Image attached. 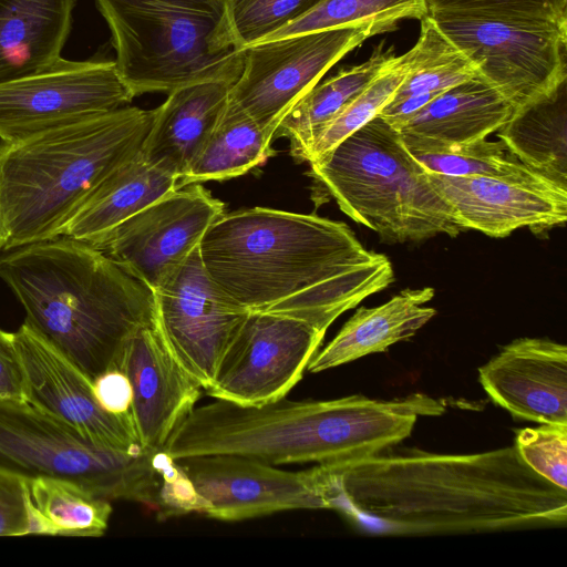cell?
Returning <instances> with one entry per match:
<instances>
[{"mask_svg":"<svg viewBox=\"0 0 567 567\" xmlns=\"http://www.w3.org/2000/svg\"><path fill=\"white\" fill-rule=\"evenodd\" d=\"M115 66L133 97L187 85L233 84L244 65L227 0H95Z\"/></svg>","mask_w":567,"mask_h":567,"instance_id":"cell-6","label":"cell"},{"mask_svg":"<svg viewBox=\"0 0 567 567\" xmlns=\"http://www.w3.org/2000/svg\"><path fill=\"white\" fill-rule=\"evenodd\" d=\"M154 113L126 105L0 141V251L59 237L97 186L142 151Z\"/></svg>","mask_w":567,"mask_h":567,"instance_id":"cell-5","label":"cell"},{"mask_svg":"<svg viewBox=\"0 0 567 567\" xmlns=\"http://www.w3.org/2000/svg\"><path fill=\"white\" fill-rule=\"evenodd\" d=\"M411 65L409 51L396 56L392 65L375 78L320 132L313 142L307 162L311 163L334 148L349 135L361 128L391 101L406 78Z\"/></svg>","mask_w":567,"mask_h":567,"instance_id":"cell-32","label":"cell"},{"mask_svg":"<svg viewBox=\"0 0 567 567\" xmlns=\"http://www.w3.org/2000/svg\"><path fill=\"white\" fill-rule=\"evenodd\" d=\"M199 255L247 311L324 330L394 279L391 261L368 250L346 223L267 207L225 213L204 234Z\"/></svg>","mask_w":567,"mask_h":567,"instance_id":"cell-2","label":"cell"},{"mask_svg":"<svg viewBox=\"0 0 567 567\" xmlns=\"http://www.w3.org/2000/svg\"><path fill=\"white\" fill-rule=\"evenodd\" d=\"M515 447L530 470L567 489V425L542 424L522 429L517 432Z\"/></svg>","mask_w":567,"mask_h":567,"instance_id":"cell-35","label":"cell"},{"mask_svg":"<svg viewBox=\"0 0 567 567\" xmlns=\"http://www.w3.org/2000/svg\"><path fill=\"white\" fill-rule=\"evenodd\" d=\"M491 400L513 416L567 425V348L543 338H519L478 369Z\"/></svg>","mask_w":567,"mask_h":567,"instance_id":"cell-18","label":"cell"},{"mask_svg":"<svg viewBox=\"0 0 567 567\" xmlns=\"http://www.w3.org/2000/svg\"><path fill=\"white\" fill-rule=\"evenodd\" d=\"M427 175L466 230L498 238L524 227L543 233L565 225L567 219V189L551 183Z\"/></svg>","mask_w":567,"mask_h":567,"instance_id":"cell-17","label":"cell"},{"mask_svg":"<svg viewBox=\"0 0 567 567\" xmlns=\"http://www.w3.org/2000/svg\"><path fill=\"white\" fill-rule=\"evenodd\" d=\"M13 334L28 403L69 424L94 445L121 453L144 451L132 413L115 414L103 409L94 395L93 382L25 322Z\"/></svg>","mask_w":567,"mask_h":567,"instance_id":"cell-16","label":"cell"},{"mask_svg":"<svg viewBox=\"0 0 567 567\" xmlns=\"http://www.w3.org/2000/svg\"><path fill=\"white\" fill-rule=\"evenodd\" d=\"M400 135L406 150L429 173L550 183L526 167L501 140L446 143L401 133Z\"/></svg>","mask_w":567,"mask_h":567,"instance_id":"cell-29","label":"cell"},{"mask_svg":"<svg viewBox=\"0 0 567 567\" xmlns=\"http://www.w3.org/2000/svg\"><path fill=\"white\" fill-rule=\"evenodd\" d=\"M33 534L29 483L23 477L0 471V536Z\"/></svg>","mask_w":567,"mask_h":567,"instance_id":"cell-37","label":"cell"},{"mask_svg":"<svg viewBox=\"0 0 567 567\" xmlns=\"http://www.w3.org/2000/svg\"><path fill=\"white\" fill-rule=\"evenodd\" d=\"M155 326L177 362L204 391L249 315L207 274L199 246L154 291Z\"/></svg>","mask_w":567,"mask_h":567,"instance_id":"cell-14","label":"cell"},{"mask_svg":"<svg viewBox=\"0 0 567 567\" xmlns=\"http://www.w3.org/2000/svg\"><path fill=\"white\" fill-rule=\"evenodd\" d=\"M395 60L393 48L384 50L381 44L364 62L316 84L282 118L275 138H289L292 157L297 162H307L323 127Z\"/></svg>","mask_w":567,"mask_h":567,"instance_id":"cell-27","label":"cell"},{"mask_svg":"<svg viewBox=\"0 0 567 567\" xmlns=\"http://www.w3.org/2000/svg\"><path fill=\"white\" fill-rule=\"evenodd\" d=\"M477 76L519 109L567 81V28L546 22L429 13Z\"/></svg>","mask_w":567,"mask_h":567,"instance_id":"cell-9","label":"cell"},{"mask_svg":"<svg viewBox=\"0 0 567 567\" xmlns=\"http://www.w3.org/2000/svg\"><path fill=\"white\" fill-rule=\"evenodd\" d=\"M0 279L25 323L92 382L121 370L127 346L155 323L154 291L90 244L59 236L0 257Z\"/></svg>","mask_w":567,"mask_h":567,"instance_id":"cell-4","label":"cell"},{"mask_svg":"<svg viewBox=\"0 0 567 567\" xmlns=\"http://www.w3.org/2000/svg\"><path fill=\"white\" fill-rule=\"evenodd\" d=\"M0 401H27V388L13 332L0 329Z\"/></svg>","mask_w":567,"mask_h":567,"instance_id":"cell-38","label":"cell"},{"mask_svg":"<svg viewBox=\"0 0 567 567\" xmlns=\"http://www.w3.org/2000/svg\"><path fill=\"white\" fill-rule=\"evenodd\" d=\"M33 534L100 537L112 514L110 501L62 480L28 481Z\"/></svg>","mask_w":567,"mask_h":567,"instance_id":"cell-30","label":"cell"},{"mask_svg":"<svg viewBox=\"0 0 567 567\" xmlns=\"http://www.w3.org/2000/svg\"><path fill=\"white\" fill-rule=\"evenodd\" d=\"M434 293L431 287L406 288L378 307L359 308L337 336L316 352L307 370L321 372L412 338L435 316V309L425 306Z\"/></svg>","mask_w":567,"mask_h":567,"instance_id":"cell-22","label":"cell"},{"mask_svg":"<svg viewBox=\"0 0 567 567\" xmlns=\"http://www.w3.org/2000/svg\"><path fill=\"white\" fill-rule=\"evenodd\" d=\"M177 462L204 499V515L214 519L238 522L284 511L330 508L321 465L287 471L230 454Z\"/></svg>","mask_w":567,"mask_h":567,"instance_id":"cell-15","label":"cell"},{"mask_svg":"<svg viewBox=\"0 0 567 567\" xmlns=\"http://www.w3.org/2000/svg\"><path fill=\"white\" fill-rule=\"evenodd\" d=\"M93 392L103 409L115 414L131 413L133 391L127 375L111 370L93 381Z\"/></svg>","mask_w":567,"mask_h":567,"instance_id":"cell-39","label":"cell"},{"mask_svg":"<svg viewBox=\"0 0 567 567\" xmlns=\"http://www.w3.org/2000/svg\"><path fill=\"white\" fill-rule=\"evenodd\" d=\"M271 143L260 126L228 99L202 151L177 181V188L243 175L272 154Z\"/></svg>","mask_w":567,"mask_h":567,"instance_id":"cell-28","label":"cell"},{"mask_svg":"<svg viewBox=\"0 0 567 567\" xmlns=\"http://www.w3.org/2000/svg\"><path fill=\"white\" fill-rule=\"evenodd\" d=\"M132 100L114 61L62 58L42 71L0 83V141L105 114Z\"/></svg>","mask_w":567,"mask_h":567,"instance_id":"cell-13","label":"cell"},{"mask_svg":"<svg viewBox=\"0 0 567 567\" xmlns=\"http://www.w3.org/2000/svg\"><path fill=\"white\" fill-rule=\"evenodd\" d=\"M513 111L501 93L476 75L441 93L396 131L446 143H468L496 132Z\"/></svg>","mask_w":567,"mask_h":567,"instance_id":"cell-24","label":"cell"},{"mask_svg":"<svg viewBox=\"0 0 567 567\" xmlns=\"http://www.w3.org/2000/svg\"><path fill=\"white\" fill-rule=\"evenodd\" d=\"M122 371L132 386L131 413L142 447L163 451L174 430L195 409L202 385L173 357L155 323L133 336Z\"/></svg>","mask_w":567,"mask_h":567,"instance_id":"cell-19","label":"cell"},{"mask_svg":"<svg viewBox=\"0 0 567 567\" xmlns=\"http://www.w3.org/2000/svg\"><path fill=\"white\" fill-rule=\"evenodd\" d=\"M225 204L200 184L176 188L90 244L153 291L179 269Z\"/></svg>","mask_w":567,"mask_h":567,"instance_id":"cell-11","label":"cell"},{"mask_svg":"<svg viewBox=\"0 0 567 567\" xmlns=\"http://www.w3.org/2000/svg\"><path fill=\"white\" fill-rule=\"evenodd\" d=\"M326 331L290 316L249 312L205 392L248 406L286 398L301 380Z\"/></svg>","mask_w":567,"mask_h":567,"instance_id":"cell-12","label":"cell"},{"mask_svg":"<svg viewBox=\"0 0 567 567\" xmlns=\"http://www.w3.org/2000/svg\"><path fill=\"white\" fill-rule=\"evenodd\" d=\"M444 412L442 400L424 393L392 400L282 398L258 406L215 399L195 408L163 451L175 461L230 454L276 466L334 465L379 454L408 437L420 416Z\"/></svg>","mask_w":567,"mask_h":567,"instance_id":"cell-3","label":"cell"},{"mask_svg":"<svg viewBox=\"0 0 567 567\" xmlns=\"http://www.w3.org/2000/svg\"><path fill=\"white\" fill-rule=\"evenodd\" d=\"M309 164V175L340 209L384 243L456 237L466 230L400 133L380 116Z\"/></svg>","mask_w":567,"mask_h":567,"instance_id":"cell-7","label":"cell"},{"mask_svg":"<svg viewBox=\"0 0 567 567\" xmlns=\"http://www.w3.org/2000/svg\"><path fill=\"white\" fill-rule=\"evenodd\" d=\"M155 466L159 474L157 509L161 519L190 513L204 514L205 502L192 481L165 451L155 453Z\"/></svg>","mask_w":567,"mask_h":567,"instance_id":"cell-36","label":"cell"},{"mask_svg":"<svg viewBox=\"0 0 567 567\" xmlns=\"http://www.w3.org/2000/svg\"><path fill=\"white\" fill-rule=\"evenodd\" d=\"M380 32L372 25L288 35L245 49L229 101L249 115L268 140L292 106L344 55Z\"/></svg>","mask_w":567,"mask_h":567,"instance_id":"cell-10","label":"cell"},{"mask_svg":"<svg viewBox=\"0 0 567 567\" xmlns=\"http://www.w3.org/2000/svg\"><path fill=\"white\" fill-rule=\"evenodd\" d=\"M429 13L553 23L567 28V0H426Z\"/></svg>","mask_w":567,"mask_h":567,"instance_id":"cell-34","label":"cell"},{"mask_svg":"<svg viewBox=\"0 0 567 567\" xmlns=\"http://www.w3.org/2000/svg\"><path fill=\"white\" fill-rule=\"evenodd\" d=\"M176 188L177 177L151 165L141 151L97 186L60 236L92 243Z\"/></svg>","mask_w":567,"mask_h":567,"instance_id":"cell-23","label":"cell"},{"mask_svg":"<svg viewBox=\"0 0 567 567\" xmlns=\"http://www.w3.org/2000/svg\"><path fill=\"white\" fill-rule=\"evenodd\" d=\"M319 0H227L229 24L239 50L261 42L308 12Z\"/></svg>","mask_w":567,"mask_h":567,"instance_id":"cell-33","label":"cell"},{"mask_svg":"<svg viewBox=\"0 0 567 567\" xmlns=\"http://www.w3.org/2000/svg\"><path fill=\"white\" fill-rule=\"evenodd\" d=\"M75 0H0V83L55 64Z\"/></svg>","mask_w":567,"mask_h":567,"instance_id":"cell-21","label":"cell"},{"mask_svg":"<svg viewBox=\"0 0 567 567\" xmlns=\"http://www.w3.org/2000/svg\"><path fill=\"white\" fill-rule=\"evenodd\" d=\"M496 132L526 167L567 189V81L514 110Z\"/></svg>","mask_w":567,"mask_h":567,"instance_id":"cell-26","label":"cell"},{"mask_svg":"<svg viewBox=\"0 0 567 567\" xmlns=\"http://www.w3.org/2000/svg\"><path fill=\"white\" fill-rule=\"evenodd\" d=\"M322 466L330 508L373 533L503 532L567 520V489L530 470L515 445L461 455L408 449Z\"/></svg>","mask_w":567,"mask_h":567,"instance_id":"cell-1","label":"cell"},{"mask_svg":"<svg viewBox=\"0 0 567 567\" xmlns=\"http://www.w3.org/2000/svg\"><path fill=\"white\" fill-rule=\"evenodd\" d=\"M230 86L228 82L208 81L169 92L166 101L155 109L142 148L144 158L178 181L224 113Z\"/></svg>","mask_w":567,"mask_h":567,"instance_id":"cell-20","label":"cell"},{"mask_svg":"<svg viewBox=\"0 0 567 567\" xmlns=\"http://www.w3.org/2000/svg\"><path fill=\"white\" fill-rule=\"evenodd\" d=\"M409 53V73L378 115L395 130L447 89L477 75L429 14L421 19L419 39Z\"/></svg>","mask_w":567,"mask_h":567,"instance_id":"cell-25","label":"cell"},{"mask_svg":"<svg viewBox=\"0 0 567 567\" xmlns=\"http://www.w3.org/2000/svg\"><path fill=\"white\" fill-rule=\"evenodd\" d=\"M427 14L426 0H319L308 12L261 42L300 33L361 25H372L383 33L396 29L402 20H421Z\"/></svg>","mask_w":567,"mask_h":567,"instance_id":"cell-31","label":"cell"},{"mask_svg":"<svg viewBox=\"0 0 567 567\" xmlns=\"http://www.w3.org/2000/svg\"><path fill=\"white\" fill-rule=\"evenodd\" d=\"M155 453L100 447L27 401H0V471L27 481H68L109 501H132L156 511Z\"/></svg>","mask_w":567,"mask_h":567,"instance_id":"cell-8","label":"cell"}]
</instances>
